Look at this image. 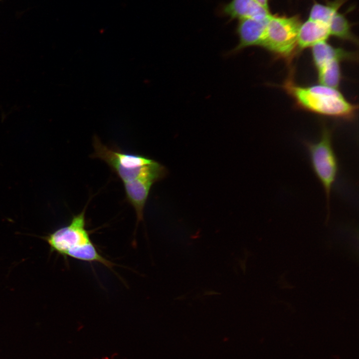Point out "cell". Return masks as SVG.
<instances>
[{"instance_id": "30bf717a", "label": "cell", "mask_w": 359, "mask_h": 359, "mask_svg": "<svg viewBox=\"0 0 359 359\" xmlns=\"http://www.w3.org/2000/svg\"><path fill=\"white\" fill-rule=\"evenodd\" d=\"M313 60L317 69L325 63L334 60H356L355 53L341 48H336L327 42H320L311 47Z\"/></svg>"}, {"instance_id": "5bb4252c", "label": "cell", "mask_w": 359, "mask_h": 359, "mask_svg": "<svg viewBox=\"0 0 359 359\" xmlns=\"http://www.w3.org/2000/svg\"><path fill=\"white\" fill-rule=\"evenodd\" d=\"M265 7L268 8L269 0H255Z\"/></svg>"}, {"instance_id": "277c9868", "label": "cell", "mask_w": 359, "mask_h": 359, "mask_svg": "<svg viewBox=\"0 0 359 359\" xmlns=\"http://www.w3.org/2000/svg\"><path fill=\"white\" fill-rule=\"evenodd\" d=\"M304 144L308 150L313 170L324 187L329 212L331 192L338 172L331 131L324 127L319 141L314 143L305 141Z\"/></svg>"}, {"instance_id": "4fadbf2b", "label": "cell", "mask_w": 359, "mask_h": 359, "mask_svg": "<svg viewBox=\"0 0 359 359\" xmlns=\"http://www.w3.org/2000/svg\"><path fill=\"white\" fill-rule=\"evenodd\" d=\"M342 0H337L328 4L315 3L311 8L309 19L328 25L333 16L338 11V10L342 3Z\"/></svg>"}, {"instance_id": "7c38bea8", "label": "cell", "mask_w": 359, "mask_h": 359, "mask_svg": "<svg viewBox=\"0 0 359 359\" xmlns=\"http://www.w3.org/2000/svg\"><path fill=\"white\" fill-rule=\"evenodd\" d=\"M330 35L342 40L358 42L351 31V26L346 17L342 13L337 12L328 24Z\"/></svg>"}, {"instance_id": "3957f363", "label": "cell", "mask_w": 359, "mask_h": 359, "mask_svg": "<svg viewBox=\"0 0 359 359\" xmlns=\"http://www.w3.org/2000/svg\"><path fill=\"white\" fill-rule=\"evenodd\" d=\"M301 24L298 16L271 15L261 47L289 64L299 52L298 34Z\"/></svg>"}, {"instance_id": "7a4b0ae2", "label": "cell", "mask_w": 359, "mask_h": 359, "mask_svg": "<svg viewBox=\"0 0 359 359\" xmlns=\"http://www.w3.org/2000/svg\"><path fill=\"white\" fill-rule=\"evenodd\" d=\"M292 74L282 88L300 108L319 114L351 120L358 105L348 101L338 89L319 84L301 86L295 83Z\"/></svg>"}, {"instance_id": "9c48e42d", "label": "cell", "mask_w": 359, "mask_h": 359, "mask_svg": "<svg viewBox=\"0 0 359 359\" xmlns=\"http://www.w3.org/2000/svg\"><path fill=\"white\" fill-rule=\"evenodd\" d=\"M330 35L328 25L309 19L301 23L298 34L299 51L326 41Z\"/></svg>"}, {"instance_id": "ba28073f", "label": "cell", "mask_w": 359, "mask_h": 359, "mask_svg": "<svg viewBox=\"0 0 359 359\" xmlns=\"http://www.w3.org/2000/svg\"><path fill=\"white\" fill-rule=\"evenodd\" d=\"M154 183V181L145 178L123 183L126 198L135 209L137 224L143 220L145 204Z\"/></svg>"}, {"instance_id": "8992f818", "label": "cell", "mask_w": 359, "mask_h": 359, "mask_svg": "<svg viewBox=\"0 0 359 359\" xmlns=\"http://www.w3.org/2000/svg\"><path fill=\"white\" fill-rule=\"evenodd\" d=\"M270 15L264 19L238 20L236 30L238 43L229 53L235 54L251 46L261 47Z\"/></svg>"}, {"instance_id": "52a82bcc", "label": "cell", "mask_w": 359, "mask_h": 359, "mask_svg": "<svg viewBox=\"0 0 359 359\" xmlns=\"http://www.w3.org/2000/svg\"><path fill=\"white\" fill-rule=\"evenodd\" d=\"M224 14L230 19H264L270 15L269 9L255 0H231L222 7Z\"/></svg>"}, {"instance_id": "8fae6325", "label": "cell", "mask_w": 359, "mask_h": 359, "mask_svg": "<svg viewBox=\"0 0 359 359\" xmlns=\"http://www.w3.org/2000/svg\"><path fill=\"white\" fill-rule=\"evenodd\" d=\"M340 61L334 60L317 69L320 84L338 89L342 78Z\"/></svg>"}, {"instance_id": "5b68a950", "label": "cell", "mask_w": 359, "mask_h": 359, "mask_svg": "<svg viewBox=\"0 0 359 359\" xmlns=\"http://www.w3.org/2000/svg\"><path fill=\"white\" fill-rule=\"evenodd\" d=\"M93 158L105 162L124 182L139 179L145 175L146 165L154 160L144 156L121 151L103 144L97 137L93 139Z\"/></svg>"}, {"instance_id": "6da1fadb", "label": "cell", "mask_w": 359, "mask_h": 359, "mask_svg": "<svg viewBox=\"0 0 359 359\" xmlns=\"http://www.w3.org/2000/svg\"><path fill=\"white\" fill-rule=\"evenodd\" d=\"M86 206L70 222L43 237L51 252L88 262H98L112 269L113 263L99 253L86 229Z\"/></svg>"}]
</instances>
